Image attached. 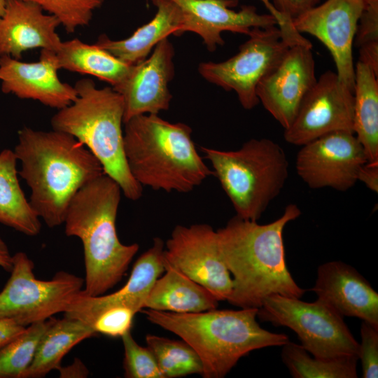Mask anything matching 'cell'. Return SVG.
<instances>
[{"instance_id":"6da1fadb","label":"cell","mask_w":378,"mask_h":378,"mask_svg":"<svg viewBox=\"0 0 378 378\" xmlns=\"http://www.w3.org/2000/svg\"><path fill=\"white\" fill-rule=\"evenodd\" d=\"M301 214L294 204L287 205L275 220L259 224L237 216L216 230L223 259L233 281L227 300L239 308L259 309L272 295L300 298L305 290L289 272L285 257L284 229Z\"/></svg>"},{"instance_id":"7a4b0ae2","label":"cell","mask_w":378,"mask_h":378,"mask_svg":"<svg viewBox=\"0 0 378 378\" xmlns=\"http://www.w3.org/2000/svg\"><path fill=\"white\" fill-rule=\"evenodd\" d=\"M13 152L18 174L30 188L29 203L45 224H63L70 202L88 183L104 174L93 154L72 135L24 127Z\"/></svg>"},{"instance_id":"3957f363","label":"cell","mask_w":378,"mask_h":378,"mask_svg":"<svg viewBox=\"0 0 378 378\" xmlns=\"http://www.w3.org/2000/svg\"><path fill=\"white\" fill-rule=\"evenodd\" d=\"M122 195L118 183L104 174L82 187L69 205L64 232L83 244L85 295H101L116 285L139 248L137 244H122L118 236Z\"/></svg>"},{"instance_id":"277c9868","label":"cell","mask_w":378,"mask_h":378,"mask_svg":"<svg viewBox=\"0 0 378 378\" xmlns=\"http://www.w3.org/2000/svg\"><path fill=\"white\" fill-rule=\"evenodd\" d=\"M152 323L179 336L198 354L204 378H223L252 351L281 346L289 341L282 333L260 327L257 308L176 313L143 309Z\"/></svg>"},{"instance_id":"5b68a950","label":"cell","mask_w":378,"mask_h":378,"mask_svg":"<svg viewBox=\"0 0 378 378\" xmlns=\"http://www.w3.org/2000/svg\"><path fill=\"white\" fill-rule=\"evenodd\" d=\"M123 139L129 170L142 187L186 193L213 175L186 124L143 114L125 123Z\"/></svg>"},{"instance_id":"8992f818","label":"cell","mask_w":378,"mask_h":378,"mask_svg":"<svg viewBox=\"0 0 378 378\" xmlns=\"http://www.w3.org/2000/svg\"><path fill=\"white\" fill-rule=\"evenodd\" d=\"M74 88L76 99L53 115L52 130L75 137L98 160L104 174L118 183L122 195L138 200L143 187L131 174L125 156L122 95L112 87L97 88L90 78L78 80Z\"/></svg>"},{"instance_id":"52a82bcc","label":"cell","mask_w":378,"mask_h":378,"mask_svg":"<svg viewBox=\"0 0 378 378\" xmlns=\"http://www.w3.org/2000/svg\"><path fill=\"white\" fill-rule=\"evenodd\" d=\"M201 151L236 216L244 220H259L288 176L287 156L283 148L270 139H251L236 150L201 147Z\"/></svg>"},{"instance_id":"ba28073f","label":"cell","mask_w":378,"mask_h":378,"mask_svg":"<svg viewBox=\"0 0 378 378\" xmlns=\"http://www.w3.org/2000/svg\"><path fill=\"white\" fill-rule=\"evenodd\" d=\"M257 317L261 321L293 330L300 345L314 356L358 358L359 343L344 317L318 300L308 302L297 298L272 295L263 300Z\"/></svg>"},{"instance_id":"9c48e42d","label":"cell","mask_w":378,"mask_h":378,"mask_svg":"<svg viewBox=\"0 0 378 378\" xmlns=\"http://www.w3.org/2000/svg\"><path fill=\"white\" fill-rule=\"evenodd\" d=\"M34 262L22 251L13 255L10 276L0 291V318L27 327L64 313L83 290L84 279L61 271L50 280L35 277Z\"/></svg>"},{"instance_id":"30bf717a","label":"cell","mask_w":378,"mask_h":378,"mask_svg":"<svg viewBox=\"0 0 378 378\" xmlns=\"http://www.w3.org/2000/svg\"><path fill=\"white\" fill-rule=\"evenodd\" d=\"M238 52L221 62H202L200 75L227 91L234 90L242 107L253 108L259 103L256 88L262 78L281 61L291 46L279 27L254 28Z\"/></svg>"},{"instance_id":"8fae6325","label":"cell","mask_w":378,"mask_h":378,"mask_svg":"<svg viewBox=\"0 0 378 378\" xmlns=\"http://www.w3.org/2000/svg\"><path fill=\"white\" fill-rule=\"evenodd\" d=\"M163 262L204 286L218 301L227 300L232 293V278L221 255L216 230L208 224L176 225L166 241Z\"/></svg>"},{"instance_id":"7c38bea8","label":"cell","mask_w":378,"mask_h":378,"mask_svg":"<svg viewBox=\"0 0 378 378\" xmlns=\"http://www.w3.org/2000/svg\"><path fill=\"white\" fill-rule=\"evenodd\" d=\"M295 169L312 189L330 188L346 191L356 183L360 167L368 162L354 132H332L301 146Z\"/></svg>"},{"instance_id":"4fadbf2b","label":"cell","mask_w":378,"mask_h":378,"mask_svg":"<svg viewBox=\"0 0 378 378\" xmlns=\"http://www.w3.org/2000/svg\"><path fill=\"white\" fill-rule=\"evenodd\" d=\"M354 132V92L327 71L316 79L301 102L290 125L284 130V140L302 146L326 134Z\"/></svg>"},{"instance_id":"5bb4252c","label":"cell","mask_w":378,"mask_h":378,"mask_svg":"<svg viewBox=\"0 0 378 378\" xmlns=\"http://www.w3.org/2000/svg\"><path fill=\"white\" fill-rule=\"evenodd\" d=\"M364 5V0H326L292 20L299 33L314 36L328 48L338 78L353 92V46Z\"/></svg>"},{"instance_id":"9a60e30c","label":"cell","mask_w":378,"mask_h":378,"mask_svg":"<svg viewBox=\"0 0 378 378\" xmlns=\"http://www.w3.org/2000/svg\"><path fill=\"white\" fill-rule=\"evenodd\" d=\"M309 42L290 46L279 64L259 82L256 94L264 108L285 130L316 81Z\"/></svg>"},{"instance_id":"2e32d148","label":"cell","mask_w":378,"mask_h":378,"mask_svg":"<svg viewBox=\"0 0 378 378\" xmlns=\"http://www.w3.org/2000/svg\"><path fill=\"white\" fill-rule=\"evenodd\" d=\"M174 49L167 38L154 48L150 57L133 65L125 80L116 88L124 102L125 124L143 114H158L168 110L172 96L169 83L174 76Z\"/></svg>"},{"instance_id":"e0dca14e","label":"cell","mask_w":378,"mask_h":378,"mask_svg":"<svg viewBox=\"0 0 378 378\" xmlns=\"http://www.w3.org/2000/svg\"><path fill=\"white\" fill-rule=\"evenodd\" d=\"M179 7L183 18L181 34L192 31L202 38L209 51L224 43L223 31L248 34L254 28L277 25L271 14L258 13L253 6H243L235 11L231 8L239 0H172Z\"/></svg>"},{"instance_id":"ac0fdd59","label":"cell","mask_w":378,"mask_h":378,"mask_svg":"<svg viewBox=\"0 0 378 378\" xmlns=\"http://www.w3.org/2000/svg\"><path fill=\"white\" fill-rule=\"evenodd\" d=\"M55 53L41 50L39 60L24 62L8 55L0 57L1 89L20 99H33L61 109L77 97L74 88L58 77Z\"/></svg>"},{"instance_id":"d6986e66","label":"cell","mask_w":378,"mask_h":378,"mask_svg":"<svg viewBox=\"0 0 378 378\" xmlns=\"http://www.w3.org/2000/svg\"><path fill=\"white\" fill-rule=\"evenodd\" d=\"M164 247L163 241L155 238L151 247L135 261L127 281L121 288L97 296L85 295L81 290L64 316L77 318L92 327L94 318L111 307L125 306L136 312H141L152 286L164 272Z\"/></svg>"},{"instance_id":"ffe728a7","label":"cell","mask_w":378,"mask_h":378,"mask_svg":"<svg viewBox=\"0 0 378 378\" xmlns=\"http://www.w3.org/2000/svg\"><path fill=\"white\" fill-rule=\"evenodd\" d=\"M312 290L316 300L342 316L356 317L378 326V293L352 266L342 261L321 265Z\"/></svg>"},{"instance_id":"44dd1931","label":"cell","mask_w":378,"mask_h":378,"mask_svg":"<svg viewBox=\"0 0 378 378\" xmlns=\"http://www.w3.org/2000/svg\"><path fill=\"white\" fill-rule=\"evenodd\" d=\"M61 25L38 5L24 0H7L0 16V57L20 59L24 51L41 48L56 52L62 42L56 32Z\"/></svg>"},{"instance_id":"7402d4cb","label":"cell","mask_w":378,"mask_h":378,"mask_svg":"<svg viewBox=\"0 0 378 378\" xmlns=\"http://www.w3.org/2000/svg\"><path fill=\"white\" fill-rule=\"evenodd\" d=\"M157 8L154 18L139 27L130 37L112 40L102 35L94 43L123 63L133 66L146 59L153 48L170 34L180 36L181 11L172 0H150Z\"/></svg>"},{"instance_id":"603a6c76","label":"cell","mask_w":378,"mask_h":378,"mask_svg":"<svg viewBox=\"0 0 378 378\" xmlns=\"http://www.w3.org/2000/svg\"><path fill=\"white\" fill-rule=\"evenodd\" d=\"M163 264L165 273L154 282L144 309L192 313L218 307L219 301L206 288L179 270Z\"/></svg>"},{"instance_id":"cb8c5ba5","label":"cell","mask_w":378,"mask_h":378,"mask_svg":"<svg viewBox=\"0 0 378 378\" xmlns=\"http://www.w3.org/2000/svg\"><path fill=\"white\" fill-rule=\"evenodd\" d=\"M96 335L91 326L77 318H50L24 378H41L58 370L64 356L74 346Z\"/></svg>"},{"instance_id":"d4e9b609","label":"cell","mask_w":378,"mask_h":378,"mask_svg":"<svg viewBox=\"0 0 378 378\" xmlns=\"http://www.w3.org/2000/svg\"><path fill=\"white\" fill-rule=\"evenodd\" d=\"M17 161L13 150L1 151L0 223L25 235L36 236L41 231V219L20 185Z\"/></svg>"},{"instance_id":"484cf974","label":"cell","mask_w":378,"mask_h":378,"mask_svg":"<svg viewBox=\"0 0 378 378\" xmlns=\"http://www.w3.org/2000/svg\"><path fill=\"white\" fill-rule=\"evenodd\" d=\"M55 53L59 69L93 76L113 88L125 80L132 66L97 45L78 38L62 41Z\"/></svg>"},{"instance_id":"4316f807","label":"cell","mask_w":378,"mask_h":378,"mask_svg":"<svg viewBox=\"0 0 378 378\" xmlns=\"http://www.w3.org/2000/svg\"><path fill=\"white\" fill-rule=\"evenodd\" d=\"M378 74L358 61L355 66L354 133L368 162H378Z\"/></svg>"},{"instance_id":"83f0119b","label":"cell","mask_w":378,"mask_h":378,"mask_svg":"<svg viewBox=\"0 0 378 378\" xmlns=\"http://www.w3.org/2000/svg\"><path fill=\"white\" fill-rule=\"evenodd\" d=\"M281 358L294 378H356L357 362L354 356L318 358L300 344L288 341L284 344Z\"/></svg>"},{"instance_id":"f1b7e54d","label":"cell","mask_w":378,"mask_h":378,"mask_svg":"<svg viewBox=\"0 0 378 378\" xmlns=\"http://www.w3.org/2000/svg\"><path fill=\"white\" fill-rule=\"evenodd\" d=\"M146 342L164 378L202 374L200 358L185 341L150 334L146 335Z\"/></svg>"},{"instance_id":"f546056e","label":"cell","mask_w":378,"mask_h":378,"mask_svg":"<svg viewBox=\"0 0 378 378\" xmlns=\"http://www.w3.org/2000/svg\"><path fill=\"white\" fill-rule=\"evenodd\" d=\"M48 323V319L27 326L0 349V378H24Z\"/></svg>"},{"instance_id":"4dcf8cb0","label":"cell","mask_w":378,"mask_h":378,"mask_svg":"<svg viewBox=\"0 0 378 378\" xmlns=\"http://www.w3.org/2000/svg\"><path fill=\"white\" fill-rule=\"evenodd\" d=\"M38 5L45 12L57 18L66 32L88 26L94 12L106 0H24Z\"/></svg>"},{"instance_id":"1f68e13d","label":"cell","mask_w":378,"mask_h":378,"mask_svg":"<svg viewBox=\"0 0 378 378\" xmlns=\"http://www.w3.org/2000/svg\"><path fill=\"white\" fill-rule=\"evenodd\" d=\"M124 346L123 368L127 378H164L150 349L139 345L131 331L122 337Z\"/></svg>"},{"instance_id":"d6a6232c","label":"cell","mask_w":378,"mask_h":378,"mask_svg":"<svg viewBox=\"0 0 378 378\" xmlns=\"http://www.w3.org/2000/svg\"><path fill=\"white\" fill-rule=\"evenodd\" d=\"M137 312L125 306H118L101 312L94 320L92 328L95 332L111 337H122L131 330Z\"/></svg>"},{"instance_id":"836d02e7","label":"cell","mask_w":378,"mask_h":378,"mask_svg":"<svg viewBox=\"0 0 378 378\" xmlns=\"http://www.w3.org/2000/svg\"><path fill=\"white\" fill-rule=\"evenodd\" d=\"M358 359L361 361L362 377H378V326L363 321Z\"/></svg>"},{"instance_id":"e575fe53","label":"cell","mask_w":378,"mask_h":378,"mask_svg":"<svg viewBox=\"0 0 378 378\" xmlns=\"http://www.w3.org/2000/svg\"><path fill=\"white\" fill-rule=\"evenodd\" d=\"M354 44L358 48L378 43V0H364Z\"/></svg>"},{"instance_id":"d590c367","label":"cell","mask_w":378,"mask_h":378,"mask_svg":"<svg viewBox=\"0 0 378 378\" xmlns=\"http://www.w3.org/2000/svg\"><path fill=\"white\" fill-rule=\"evenodd\" d=\"M321 0H272L275 8L288 19L292 20L318 5Z\"/></svg>"},{"instance_id":"8d00e7d4","label":"cell","mask_w":378,"mask_h":378,"mask_svg":"<svg viewBox=\"0 0 378 378\" xmlns=\"http://www.w3.org/2000/svg\"><path fill=\"white\" fill-rule=\"evenodd\" d=\"M357 181L362 182L374 192H378V162H367L363 164L357 176Z\"/></svg>"},{"instance_id":"74e56055","label":"cell","mask_w":378,"mask_h":378,"mask_svg":"<svg viewBox=\"0 0 378 378\" xmlns=\"http://www.w3.org/2000/svg\"><path fill=\"white\" fill-rule=\"evenodd\" d=\"M26 327L8 318H0V349L21 334Z\"/></svg>"},{"instance_id":"f35d334b","label":"cell","mask_w":378,"mask_h":378,"mask_svg":"<svg viewBox=\"0 0 378 378\" xmlns=\"http://www.w3.org/2000/svg\"><path fill=\"white\" fill-rule=\"evenodd\" d=\"M277 21V25L284 36H290L295 31L292 20L288 19L279 12L270 0H260Z\"/></svg>"},{"instance_id":"ab89813d","label":"cell","mask_w":378,"mask_h":378,"mask_svg":"<svg viewBox=\"0 0 378 378\" xmlns=\"http://www.w3.org/2000/svg\"><path fill=\"white\" fill-rule=\"evenodd\" d=\"M60 377H86L88 375V370L83 362L78 358H75L71 365L58 368Z\"/></svg>"},{"instance_id":"60d3db41","label":"cell","mask_w":378,"mask_h":378,"mask_svg":"<svg viewBox=\"0 0 378 378\" xmlns=\"http://www.w3.org/2000/svg\"><path fill=\"white\" fill-rule=\"evenodd\" d=\"M13 264V255H11L9 248L0 237V267L10 272Z\"/></svg>"},{"instance_id":"b9f144b4","label":"cell","mask_w":378,"mask_h":378,"mask_svg":"<svg viewBox=\"0 0 378 378\" xmlns=\"http://www.w3.org/2000/svg\"><path fill=\"white\" fill-rule=\"evenodd\" d=\"M7 0H0V16L4 13Z\"/></svg>"}]
</instances>
